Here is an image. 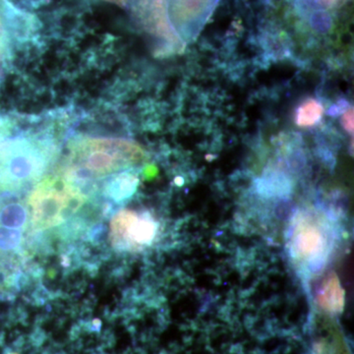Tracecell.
<instances>
[{"instance_id": "3", "label": "cell", "mask_w": 354, "mask_h": 354, "mask_svg": "<svg viewBox=\"0 0 354 354\" xmlns=\"http://www.w3.org/2000/svg\"><path fill=\"white\" fill-rule=\"evenodd\" d=\"M85 201V196L73 181L62 177H46L30 196L32 227L39 230L58 227L77 213Z\"/></svg>"}, {"instance_id": "10", "label": "cell", "mask_w": 354, "mask_h": 354, "mask_svg": "<svg viewBox=\"0 0 354 354\" xmlns=\"http://www.w3.org/2000/svg\"><path fill=\"white\" fill-rule=\"evenodd\" d=\"M342 127L349 133L353 132V109H349L346 113L342 115Z\"/></svg>"}, {"instance_id": "6", "label": "cell", "mask_w": 354, "mask_h": 354, "mask_svg": "<svg viewBox=\"0 0 354 354\" xmlns=\"http://www.w3.org/2000/svg\"><path fill=\"white\" fill-rule=\"evenodd\" d=\"M256 190L266 198L286 197L291 191L288 176L279 171H268L256 181Z\"/></svg>"}, {"instance_id": "5", "label": "cell", "mask_w": 354, "mask_h": 354, "mask_svg": "<svg viewBox=\"0 0 354 354\" xmlns=\"http://www.w3.org/2000/svg\"><path fill=\"white\" fill-rule=\"evenodd\" d=\"M218 0H171L172 23L183 38H196L213 13Z\"/></svg>"}, {"instance_id": "1", "label": "cell", "mask_w": 354, "mask_h": 354, "mask_svg": "<svg viewBox=\"0 0 354 354\" xmlns=\"http://www.w3.org/2000/svg\"><path fill=\"white\" fill-rule=\"evenodd\" d=\"M145 153L127 140L80 138L70 145L68 179L102 178L139 164Z\"/></svg>"}, {"instance_id": "9", "label": "cell", "mask_w": 354, "mask_h": 354, "mask_svg": "<svg viewBox=\"0 0 354 354\" xmlns=\"http://www.w3.org/2000/svg\"><path fill=\"white\" fill-rule=\"evenodd\" d=\"M138 179L132 174H122L114 180L111 185V196L116 200L124 199L129 197L136 190Z\"/></svg>"}, {"instance_id": "2", "label": "cell", "mask_w": 354, "mask_h": 354, "mask_svg": "<svg viewBox=\"0 0 354 354\" xmlns=\"http://www.w3.org/2000/svg\"><path fill=\"white\" fill-rule=\"evenodd\" d=\"M335 221L318 212L302 209L291 220L288 253L304 276L318 274L334 250Z\"/></svg>"}, {"instance_id": "12", "label": "cell", "mask_w": 354, "mask_h": 354, "mask_svg": "<svg viewBox=\"0 0 354 354\" xmlns=\"http://www.w3.org/2000/svg\"><path fill=\"white\" fill-rule=\"evenodd\" d=\"M2 37V17H1V11H0V39H1Z\"/></svg>"}, {"instance_id": "11", "label": "cell", "mask_w": 354, "mask_h": 354, "mask_svg": "<svg viewBox=\"0 0 354 354\" xmlns=\"http://www.w3.org/2000/svg\"><path fill=\"white\" fill-rule=\"evenodd\" d=\"M109 2H113V3L118 4V6H123L125 0H106Z\"/></svg>"}, {"instance_id": "8", "label": "cell", "mask_w": 354, "mask_h": 354, "mask_svg": "<svg viewBox=\"0 0 354 354\" xmlns=\"http://www.w3.org/2000/svg\"><path fill=\"white\" fill-rule=\"evenodd\" d=\"M324 109L320 102L310 100L304 102L297 113V125L302 127H313L322 118Z\"/></svg>"}, {"instance_id": "7", "label": "cell", "mask_w": 354, "mask_h": 354, "mask_svg": "<svg viewBox=\"0 0 354 354\" xmlns=\"http://www.w3.org/2000/svg\"><path fill=\"white\" fill-rule=\"evenodd\" d=\"M319 302L332 312H341L344 306V291L337 277L333 276L324 286L319 295Z\"/></svg>"}, {"instance_id": "4", "label": "cell", "mask_w": 354, "mask_h": 354, "mask_svg": "<svg viewBox=\"0 0 354 354\" xmlns=\"http://www.w3.org/2000/svg\"><path fill=\"white\" fill-rule=\"evenodd\" d=\"M158 232V225L147 215L135 212L121 211L111 223V239L120 249L138 248L152 243Z\"/></svg>"}]
</instances>
